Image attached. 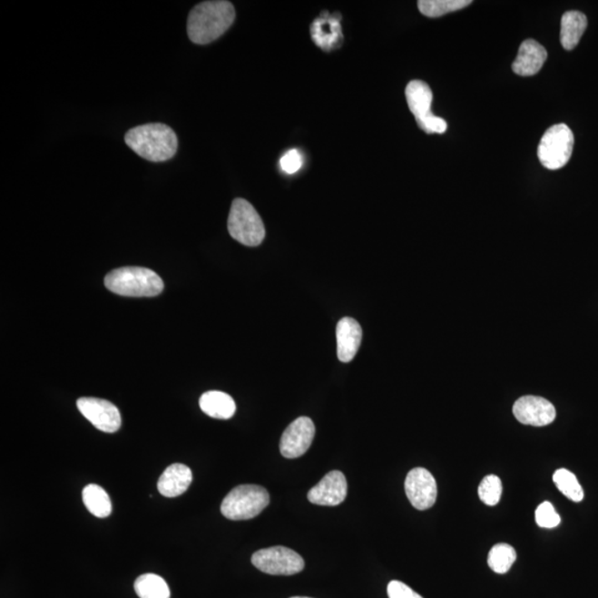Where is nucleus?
Returning a JSON list of instances; mask_svg holds the SVG:
<instances>
[{
    "label": "nucleus",
    "mask_w": 598,
    "mask_h": 598,
    "mask_svg": "<svg viewBox=\"0 0 598 598\" xmlns=\"http://www.w3.org/2000/svg\"><path fill=\"white\" fill-rule=\"evenodd\" d=\"M200 407L205 415L221 420L232 418L236 411L232 397L222 391H208L201 396Z\"/></svg>",
    "instance_id": "a211bd4d"
},
{
    "label": "nucleus",
    "mask_w": 598,
    "mask_h": 598,
    "mask_svg": "<svg viewBox=\"0 0 598 598\" xmlns=\"http://www.w3.org/2000/svg\"><path fill=\"white\" fill-rule=\"evenodd\" d=\"M514 414L521 424L544 426L555 420L556 410L549 400L542 397L524 396L515 401Z\"/></svg>",
    "instance_id": "f8f14e48"
},
{
    "label": "nucleus",
    "mask_w": 598,
    "mask_h": 598,
    "mask_svg": "<svg viewBox=\"0 0 598 598\" xmlns=\"http://www.w3.org/2000/svg\"><path fill=\"white\" fill-rule=\"evenodd\" d=\"M134 590L140 598H170L171 596L167 582L152 573L139 576L135 580Z\"/></svg>",
    "instance_id": "412c9836"
},
{
    "label": "nucleus",
    "mask_w": 598,
    "mask_h": 598,
    "mask_svg": "<svg viewBox=\"0 0 598 598\" xmlns=\"http://www.w3.org/2000/svg\"><path fill=\"white\" fill-rule=\"evenodd\" d=\"M553 481H554L557 489H559L567 499L574 502H581L584 499V491H583L580 482L577 480L575 475H573L571 471L566 469L555 471L554 475H553Z\"/></svg>",
    "instance_id": "b1692460"
},
{
    "label": "nucleus",
    "mask_w": 598,
    "mask_h": 598,
    "mask_svg": "<svg viewBox=\"0 0 598 598\" xmlns=\"http://www.w3.org/2000/svg\"><path fill=\"white\" fill-rule=\"evenodd\" d=\"M110 291L129 298H153L162 293L164 283L155 271L144 268H122L105 276Z\"/></svg>",
    "instance_id": "7ed1b4c3"
},
{
    "label": "nucleus",
    "mask_w": 598,
    "mask_h": 598,
    "mask_svg": "<svg viewBox=\"0 0 598 598\" xmlns=\"http://www.w3.org/2000/svg\"><path fill=\"white\" fill-rule=\"evenodd\" d=\"M406 99L410 112L415 115L416 122L422 132L428 134H442L446 132L448 125L445 120L432 113L431 105L434 93L428 84L421 80L410 82L406 88Z\"/></svg>",
    "instance_id": "0eeeda50"
},
{
    "label": "nucleus",
    "mask_w": 598,
    "mask_h": 598,
    "mask_svg": "<svg viewBox=\"0 0 598 598\" xmlns=\"http://www.w3.org/2000/svg\"><path fill=\"white\" fill-rule=\"evenodd\" d=\"M389 598H424L399 581H391L387 587Z\"/></svg>",
    "instance_id": "cd10ccee"
},
{
    "label": "nucleus",
    "mask_w": 598,
    "mask_h": 598,
    "mask_svg": "<svg viewBox=\"0 0 598 598\" xmlns=\"http://www.w3.org/2000/svg\"><path fill=\"white\" fill-rule=\"evenodd\" d=\"M252 563L256 569L270 575H295L305 567L303 557L284 546L269 547L254 553Z\"/></svg>",
    "instance_id": "6e6552de"
},
{
    "label": "nucleus",
    "mask_w": 598,
    "mask_h": 598,
    "mask_svg": "<svg viewBox=\"0 0 598 598\" xmlns=\"http://www.w3.org/2000/svg\"><path fill=\"white\" fill-rule=\"evenodd\" d=\"M83 501L87 510L94 516L104 519L112 515L113 505L107 491L97 485H88L83 491Z\"/></svg>",
    "instance_id": "aec40b11"
},
{
    "label": "nucleus",
    "mask_w": 598,
    "mask_h": 598,
    "mask_svg": "<svg viewBox=\"0 0 598 598\" xmlns=\"http://www.w3.org/2000/svg\"><path fill=\"white\" fill-rule=\"evenodd\" d=\"M315 425L309 417H300L288 426L281 436L280 454L288 459H296L310 448L315 436Z\"/></svg>",
    "instance_id": "9b49d317"
},
{
    "label": "nucleus",
    "mask_w": 598,
    "mask_h": 598,
    "mask_svg": "<svg viewBox=\"0 0 598 598\" xmlns=\"http://www.w3.org/2000/svg\"><path fill=\"white\" fill-rule=\"evenodd\" d=\"M535 520L537 525L543 527V529H554L561 524V517L550 502H543L542 505L537 506Z\"/></svg>",
    "instance_id": "a878e982"
},
{
    "label": "nucleus",
    "mask_w": 598,
    "mask_h": 598,
    "mask_svg": "<svg viewBox=\"0 0 598 598\" xmlns=\"http://www.w3.org/2000/svg\"><path fill=\"white\" fill-rule=\"evenodd\" d=\"M573 148H574V134L564 123L553 125L543 135L537 150L540 162L549 170H559L569 162Z\"/></svg>",
    "instance_id": "423d86ee"
},
{
    "label": "nucleus",
    "mask_w": 598,
    "mask_h": 598,
    "mask_svg": "<svg viewBox=\"0 0 598 598\" xmlns=\"http://www.w3.org/2000/svg\"><path fill=\"white\" fill-rule=\"evenodd\" d=\"M125 143L150 162H164L172 159L178 151V137L169 125L148 123L129 130Z\"/></svg>",
    "instance_id": "f03ea898"
},
{
    "label": "nucleus",
    "mask_w": 598,
    "mask_h": 598,
    "mask_svg": "<svg viewBox=\"0 0 598 598\" xmlns=\"http://www.w3.org/2000/svg\"><path fill=\"white\" fill-rule=\"evenodd\" d=\"M347 495V481L343 472L331 471L309 492L310 504L336 506L343 504Z\"/></svg>",
    "instance_id": "ddd939ff"
},
{
    "label": "nucleus",
    "mask_w": 598,
    "mask_h": 598,
    "mask_svg": "<svg viewBox=\"0 0 598 598\" xmlns=\"http://www.w3.org/2000/svg\"><path fill=\"white\" fill-rule=\"evenodd\" d=\"M546 59V49L535 40L527 39L522 43L512 69L522 77H531L540 72Z\"/></svg>",
    "instance_id": "2eb2a0df"
},
{
    "label": "nucleus",
    "mask_w": 598,
    "mask_h": 598,
    "mask_svg": "<svg viewBox=\"0 0 598 598\" xmlns=\"http://www.w3.org/2000/svg\"><path fill=\"white\" fill-rule=\"evenodd\" d=\"M193 481L192 471L188 466L174 464L165 469L158 481V490L167 497H177L188 491Z\"/></svg>",
    "instance_id": "dca6fc26"
},
{
    "label": "nucleus",
    "mask_w": 598,
    "mask_h": 598,
    "mask_svg": "<svg viewBox=\"0 0 598 598\" xmlns=\"http://www.w3.org/2000/svg\"><path fill=\"white\" fill-rule=\"evenodd\" d=\"M291 598H310V597H299V596H296V597H291Z\"/></svg>",
    "instance_id": "c85d7f7f"
},
{
    "label": "nucleus",
    "mask_w": 598,
    "mask_h": 598,
    "mask_svg": "<svg viewBox=\"0 0 598 598\" xmlns=\"http://www.w3.org/2000/svg\"><path fill=\"white\" fill-rule=\"evenodd\" d=\"M587 28V18L580 12H567L561 20V44L566 50L574 49Z\"/></svg>",
    "instance_id": "6ab92c4d"
},
{
    "label": "nucleus",
    "mask_w": 598,
    "mask_h": 598,
    "mask_svg": "<svg viewBox=\"0 0 598 598\" xmlns=\"http://www.w3.org/2000/svg\"><path fill=\"white\" fill-rule=\"evenodd\" d=\"M303 155L299 150L288 151L279 161L281 171L286 174H295L303 167Z\"/></svg>",
    "instance_id": "bb28decb"
},
{
    "label": "nucleus",
    "mask_w": 598,
    "mask_h": 598,
    "mask_svg": "<svg viewBox=\"0 0 598 598\" xmlns=\"http://www.w3.org/2000/svg\"><path fill=\"white\" fill-rule=\"evenodd\" d=\"M502 495V482L499 476L491 475L482 480L479 486L480 500L486 505L499 504Z\"/></svg>",
    "instance_id": "393cba45"
},
{
    "label": "nucleus",
    "mask_w": 598,
    "mask_h": 598,
    "mask_svg": "<svg viewBox=\"0 0 598 598\" xmlns=\"http://www.w3.org/2000/svg\"><path fill=\"white\" fill-rule=\"evenodd\" d=\"M229 232L239 243L245 246H259L265 239V226L258 211L244 199H235L230 206Z\"/></svg>",
    "instance_id": "39448f33"
},
{
    "label": "nucleus",
    "mask_w": 598,
    "mask_h": 598,
    "mask_svg": "<svg viewBox=\"0 0 598 598\" xmlns=\"http://www.w3.org/2000/svg\"><path fill=\"white\" fill-rule=\"evenodd\" d=\"M406 495L412 506L425 511L434 506L438 495V487L434 475L424 467H415L406 477Z\"/></svg>",
    "instance_id": "9d476101"
},
{
    "label": "nucleus",
    "mask_w": 598,
    "mask_h": 598,
    "mask_svg": "<svg viewBox=\"0 0 598 598\" xmlns=\"http://www.w3.org/2000/svg\"><path fill=\"white\" fill-rule=\"evenodd\" d=\"M337 355L341 363H350L355 358L363 339V329L358 321L350 318L339 320L336 329Z\"/></svg>",
    "instance_id": "4468645a"
},
{
    "label": "nucleus",
    "mask_w": 598,
    "mask_h": 598,
    "mask_svg": "<svg viewBox=\"0 0 598 598\" xmlns=\"http://www.w3.org/2000/svg\"><path fill=\"white\" fill-rule=\"evenodd\" d=\"M471 4V0H420L418 8L424 16L438 18L449 13L458 12Z\"/></svg>",
    "instance_id": "4be33fe9"
},
{
    "label": "nucleus",
    "mask_w": 598,
    "mask_h": 598,
    "mask_svg": "<svg viewBox=\"0 0 598 598\" xmlns=\"http://www.w3.org/2000/svg\"><path fill=\"white\" fill-rule=\"evenodd\" d=\"M310 34L314 43L323 50L334 49L344 38L339 17L330 16L328 13L315 20L311 25Z\"/></svg>",
    "instance_id": "f3484780"
},
{
    "label": "nucleus",
    "mask_w": 598,
    "mask_h": 598,
    "mask_svg": "<svg viewBox=\"0 0 598 598\" xmlns=\"http://www.w3.org/2000/svg\"><path fill=\"white\" fill-rule=\"evenodd\" d=\"M77 406L84 418L100 431L113 434L122 426L119 409L108 400L83 397L78 399Z\"/></svg>",
    "instance_id": "1a4fd4ad"
},
{
    "label": "nucleus",
    "mask_w": 598,
    "mask_h": 598,
    "mask_svg": "<svg viewBox=\"0 0 598 598\" xmlns=\"http://www.w3.org/2000/svg\"><path fill=\"white\" fill-rule=\"evenodd\" d=\"M235 16L232 3L225 0L198 4L191 10L188 18L191 42L198 44L213 43L232 26Z\"/></svg>",
    "instance_id": "f257e3e1"
},
{
    "label": "nucleus",
    "mask_w": 598,
    "mask_h": 598,
    "mask_svg": "<svg viewBox=\"0 0 598 598\" xmlns=\"http://www.w3.org/2000/svg\"><path fill=\"white\" fill-rule=\"evenodd\" d=\"M515 560L516 552L514 547L505 543H500L492 547L487 563H489L490 569L497 574H505L515 564Z\"/></svg>",
    "instance_id": "5701e85b"
},
{
    "label": "nucleus",
    "mask_w": 598,
    "mask_h": 598,
    "mask_svg": "<svg viewBox=\"0 0 598 598\" xmlns=\"http://www.w3.org/2000/svg\"><path fill=\"white\" fill-rule=\"evenodd\" d=\"M269 505L270 495L265 487L243 485L234 487L224 497L221 512L229 520H250L258 516Z\"/></svg>",
    "instance_id": "20e7f679"
}]
</instances>
